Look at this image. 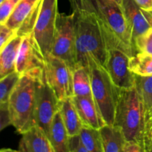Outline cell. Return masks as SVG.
<instances>
[{"label":"cell","instance_id":"6da1fadb","mask_svg":"<svg viewBox=\"0 0 152 152\" xmlns=\"http://www.w3.org/2000/svg\"><path fill=\"white\" fill-rule=\"evenodd\" d=\"M74 16L77 65L88 68L94 60L105 66L108 45L105 30L97 16L80 0H68Z\"/></svg>","mask_w":152,"mask_h":152},{"label":"cell","instance_id":"7a4b0ae2","mask_svg":"<svg viewBox=\"0 0 152 152\" xmlns=\"http://www.w3.org/2000/svg\"><path fill=\"white\" fill-rule=\"evenodd\" d=\"M44 69H35L19 76L7 99L11 126L22 134L35 125L34 108L37 79Z\"/></svg>","mask_w":152,"mask_h":152},{"label":"cell","instance_id":"3957f363","mask_svg":"<svg viewBox=\"0 0 152 152\" xmlns=\"http://www.w3.org/2000/svg\"><path fill=\"white\" fill-rule=\"evenodd\" d=\"M94 12L105 30L108 48H118L130 56L135 54L123 8L112 0H80Z\"/></svg>","mask_w":152,"mask_h":152},{"label":"cell","instance_id":"277c9868","mask_svg":"<svg viewBox=\"0 0 152 152\" xmlns=\"http://www.w3.org/2000/svg\"><path fill=\"white\" fill-rule=\"evenodd\" d=\"M114 125L123 129L127 140L137 141L143 148L145 113L143 104L134 87L120 89Z\"/></svg>","mask_w":152,"mask_h":152},{"label":"cell","instance_id":"5b68a950","mask_svg":"<svg viewBox=\"0 0 152 152\" xmlns=\"http://www.w3.org/2000/svg\"><path fill=\"white\" fill-rule=\"evenodd\" d=\"M91 83L92 97L105 124L114 125L120 89L114 84L103 66L90 60L88 65Z\"/></svg>","mask_w":152,"mask_h":152},{"label":"cell","instance_id":"8992f818","mask_svg":"<svg viewBox=\"0 0 152 152\" xmlns=\"http://www.w3.org/2000/svg\"><path fill=\"white\" fill-rule=\"evenodd\" d=\"M50 54L65 61L72 70L77 65L75 23L73 13H58Z\"/></svg>","mask_w":152,"mask_h":152},{"label":"cell","instance_id":"52a82bcc","mask_svg":"<svg viewBox=\"0 0 152 152\" xmlns=\"http://www.w3.org/2000/svg\"><path fill=\"white\" fill-rule=\"evenodd\" d=\"M58 13V0H42L31 34L44 57L51 52Z\"/></svg>","mask_w":152,"mask_h":152},{"label":"cell","instance_id":"ba28073f","mask_svg":"<svg viewBox=\"0 0 152 152\" xmlns=\"http://www.w3.org/2000/svg\"><path fill=\"white\" fill-rule=\"evenodd\" d=\"M44 72L48 84L59 102L74 96L72 69L65 61L48 55L45 57Z\"/></svg>","mask_w":152,"mask_h":152},{"label":"cell","instance_id":"9c48e42d","mask_svg":"<svg viewBox=\"0 0 152 152\" xmlns=\"http://www.w3.org/2000/svg\"><path fill=\"white\" fill-rule=\"evenodd\" d=\"M60 102L46 81L44 71L37 79L34 108L35 124L48 134L49 128L55 114L59 110Z\"/></svg>","mask_w":152,"mask_h":152},{"label":"cell","instance_id":"30bf717a","mask_svg":"<svg viewBox=\"0 0 152 152\" xmlns=\"http://www.w3.org/2000/svg\"><path fill=\"white\" fill-rule=\"evenodd\" d=\"M130 57L129 54L118 48L111 47L108 50L104 68L119 89H129L134 87V74L129 68Z\"/></svg>","mask_w":152,"mask_h":152},{"label":"cell","instance_id":"8fae6325","mask_svg":"<svg viewBox=\"0 0 152 152\" xmlns=\"http://www.w3.org/2000/svg\"><path fill=\"white\" fill-rule=\"evenodd\" d=\"M42 0H20L6 22V26L23 37L34 28Z\"/></svg>","mask_w":152,"mask_h":152},{"label":"cell","instance_id":"7c38bea8","mask_svg":"<svg viewBox=\"0 0 152 152\" xmlns=\"http://www.w3.org/2000/svg\"><path fill=\"white\" fill-rule=\"evenodd\" d=\"M45 57L39 50L32 34L22 37L16 61V72L19 76L35 69H44Z\"/></svg>","mask_w":152,"mask_h":152},{"label":"cell","instance_id":"4fadbf2b","mask_svg":"<svg viewBox=\"0 0 152 152\" xmlns=\"http://www.w3.org/2000/svg\"><path fill=\"white\" fill-rule=\"evenodd\" d=\"M122 8L131 36L132 48L134 53H137L135 41L151 26L144 14L143 10L137 5L134 0H123Z\"/></svg>","mask_w":152,"mask_h":152},{"label":"cell","instance_id":"5bb4252c","mask_svg":"<svg viewBox=\"0 0 152 152\" xmlns=\"http://www.w3.org/2000/svg\"><path fill=\"white\" fill-rule=\"evenodd\" d=\"M22 135L19 144V151L54 152L47 133L38 125L33 126Z\"/></svg>","mask_w":152,"mask_h":152},{"label":"cell","instance_id":"9a60e30c","mask_svg":"<svg viewBox=\"0 0 152 152\" xmlns=\"http://www.w3.org/2000/svg\"><path fill=\"white\" fill-rule=\"evenodd\" d=\"M72 99L83 126L99 129L105 124L93 97L74 96Z\"/></svg>","mask_w":152,"mask_h":152},{"label":"cell","instance_id":"2e32d148","mask_svg":"<svg viewBox=\"0 0 152 152\" xmlns=\"http://www.w3.org/2000/svg\"><path fill=\"white\" fill-rule=\"evenodd\" d=\"M22 37L16 33L0 49V81L16 72V56Z\"/></svg>","mask_w":152,"mask_h":152},{"label":"cell","instance_id":"e0dca14e","mask_svg":"<svg viewBox=\"0 0 152 152\" xmlns=\"http://www.w3.org/2000/svg\"><path fill=\"white\" fill-rule=\"evenodd\" d=\"M99 130L103 152H123L127 140L120 126L105 124Z\"/></svg>","mask_w":152,"mask_h":152},{"label":"cell","instance_id":"ac0fdd59","mask_svg":"<svg viewBox=\"0 0 152 152\" xmlns=\"http://www.w3.org/2000/svg\"><path fill=\"white\" fill-rule=\"evenodd\" d=\"M48 136L54 152H69L68 146L69 135L59 111L52 120Z\"/></svg>","mask_w":152,"mask_h":152},{"label":"cell","instance_id":"d6986e66","mask_svg":"<svg viewBox=\"0 0 152 152\" xmlns=\"http://www.w3.org/2000/svg\"><path fill=\"white\" fill-rule=\"evenodd\" d=\"M59 112L69 136L79 134L83 125L72 97L67 98L59 104Z\"/></svg>","mask_w":152,"mask_h":152},{"label":"cell","instance_id":"ffe728a7","mask_svg":"<svg viewBox=\"0 0 152 152\" xmlns=\"http://www.w3.org/2000/svg\"><path fill=\"white\" fill-rule=\"evenodd\" d=\"M74 96L92 97L91 83L89 69L82 65H76L72 70Z\"/></svg>","mask_w":152,"mask_h":152},{"label":"cell","instance_id":"44dd1931","mask_svg":"<svg viewBox=\"0 0 152 152\" xmlns=\"http://www.w3.org/2000/svg\"><path fill=\"white\" fill-rule=\"evenodd\" d=\"M134 88L143 104L146 122L152 110V75L134 74Z\"/></svg>","mask_w":152,"mask_h":152},{"label":"cell","instance_id":"7402d4cb","mask_svg":"<svg viewBox=\"0 0 152 152\" xmlns=\"http://www.w3.org/2000/svg\"><path fill=\"white\" fill-rule=\"evenodd\" d=\"M131 71L136 75H152V55L137 53L129 59Z\"/></svg>","mask_w":152,"mask_h":152},{"label":"cell","instance_id":"603a6c76","mask_svg":"<svg viewBox=\"0 0 152 152\" xmlns=\"http://www.w3.org/2000/svg\"><path fill=\"white\" fill-rule=\"evenodd\" d=\"M80 136L88 152H103L99 129L83 126Z\"/></svg>","mask_w":152,"mask_h":152},{"label":"cell","instance_id":"cb8c5ba5","mask_svg":"<svg viewBox=\"0 0 152 152\" xmlns=\"http://www.w3.org/2000/svg\"><path fill=\"white\" fill-rule=\"evenodd\" d=\"M19 77V74L15 72L0 81V105L7 102L10 91Z\"/></svg>","mask_w":152,"mask_h":152},{"label":"cell","instance_id":"d4e9b609","mask_svg":"<svg viewBox=\"0 0 152 152\" xmlns=\"http://www.w3.org/2000/svg\"><path fill=\"white\" fill-rule=\"evenodd\" d=\"M134 48L136 53L152 55V27L137 39Z\"/></svg>","mask_w":152,"mask_h":152},{"label":"cell","instance_id":"484cf974","mask_svg":"<svg viewBox=\"0 0 152 152\" xmlns=\"http://www.w3.org/2000/svg\"><path fill=\"white\" fill-rule=\"evenodd\" d=\"M20 0H4L0 3V25L5 24Z\"/></svg>","mask_w":152,"mask_h":152},{"label":"cell","instance_id":"4316f807","mask_svg":"<svg viewBox=\"0 0 152 152\" xmlns=\"http://www.w3.org/2000/svg\"><path fill=\"white\" fill-rule=\"evenodd\" d=\"M68 146L69 152H88L87 149L83 145L80 134L69 136Z\"/></svg>","mask_w":152,"mask_h":152},{"label":"cell","instance_id":"83f0119b","mask_svg":"<svg viewBox=\"0 0 152 152\" xmlns=\"http://www.w3.org/2000/svg\"><path fill=\"white\" fill-rule=\"evenodd\" d=\"M143 148L145 152H152V118L145 123L143 135Z\"/></svg>","mask_w":152,"mask_h":152},{"label":"cell","instance_id":"f1b7e54d","mask_svg":"<svg viewBox=\"0 0 152 152\" xmlns=\"http://www.w3.org/2000/svg\"><path fill=\"white\" fill-rule=\"evenodd\" d=\"M9 126H11V120L7 101L0 105V132Z\"/></svg>","mask_w":152,"mask_h":152},{"label":"cell","instance_id":"f546056e","mask_svg":"<svg viewBox=\"0 0 152 152\" xmlns=\"http://www.w3.org/2000/svg\"><path fill=\"white\" fill-rule=\"evenodd\" d=\"M15 34L16 32L10 30L5 24L0 25V49Z\"/></svg>","mask_w":152,"mask_h":152},{"label":"cell","instance_id":"4dcf8cb0","mask_svg":"<svg viewBox=\"0 0 152 152\" xmlns=\"http://www.w3.org/2000/svg\"><path fill=\"white\" fill-rule=\"evenodd\" d=\"M123 152H145L142 145L134 140H126Z\"/></svg>","mask_w":152,"mask_h":152},{"label":"cell","instance_id":"1f68e13d","mask_svg":"<svg viewBox=\"0 0 152 152\" xmlns=\"http://www.w3.org/2000/svg\"><path fill=\"white\" fill-rule=\"evenodd\" d=\"M134 1L142 10H152V0H134Z\"/></svg>","mask_w":152,"mask_h":152},{"label":"cell","instance_id":"d6a6232c","mask_svg":"<svg viewBox=\"0 0 152 152\" xmlns=\"http://www.w3.org/2000/svg\"><path fill=\"white\" fill-rule=\"evenodd\" d=\"M144 14H145V17L148 19V22L150 23L151 26L152 27V10H149V11H146V10H143Z\"/></svg>","mask_w":152,"mask_h":152},{"label":"cell","instance_id":"836d02e7","mask_svg":"<svg viewBox=\"0 0 152 152\" xmlns=\"http://www.w3.org/2000/svg\"><path fill=\"white\" fill-rule=\"evenodd\" d=\"M112 1H115L116 3H117L119 5H120L122 7V1H123V0H112Z\"/></svg>","mask_w":152,"mask_h":152},{"label":"cell","instance_id":"e575fe53","mask_svg":"<svg viewBox=\"0 0 152 152\" xmlns=\"http://www.w3.org/2000/svg\"><path fill=\"white\" fill-rule=\"evenodd\" d=\"M151 118H152V110H151V114H150V115H149V117H148V120H147V121H148V120H149V119H151ZM145 123H146V122H145Z\"/></svg>","mask_w":152,"mask_h":152},{"label":"cell","instance_id":"d590c367","mask_svg":"<svg viewBox=\"0 0 152 152\" xmlns=\"http://www.w3.org/2000/svg\"><path fill=\"white\" fill-rule=\"evenodd\" d=\"M4 1V0H0V3H1V1Z\"/></svg>","mask_w":152,"mask_h":152}]
</instances>
